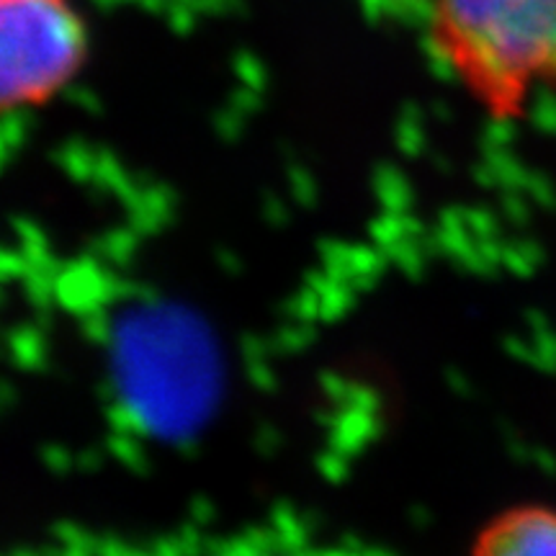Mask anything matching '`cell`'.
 I'll return each instance as SVG.
<instances>
[{"label":"cell","mask_w":556,"mask_h":556,"mask_svg":"<svg viewBox=\"0 0 556 556\" xmlns=\"http://www.w3.org/2000/svg\"><path fill=\"white\" fill-rule=\"evenodd\" d=\"M433 58L492 122L556 90V0H417Z\"/></svg>","instance_id":"cell-1"},{"label":"cell","mask_w":556,"mask_h":556,"mask_svg":"<svg viewBox=\"0 0 556 556\" xmlns=\"http://www.w3.org/2000/svg\"><path fill=\"white\" fill-rule=\"evenodd\" d=\"M88 26L73 0H0V103L26 114L73 86L88 62Z\"/></svg>","instance_id":"cell-2"},{"label":"cell","mask_w":556,"mask_h":556,"mask_svg":"<svg viewBox=\"0 0 556 556\" xmlns=\"http://www.w3.org/2000/svg\"><path fill=\"white\" fill-rule=\"evenodd\" d=\"M471 556H556V507L516 505L477 533Z\"/></svg>","instance_id":"cell-3"}]
</instances>
